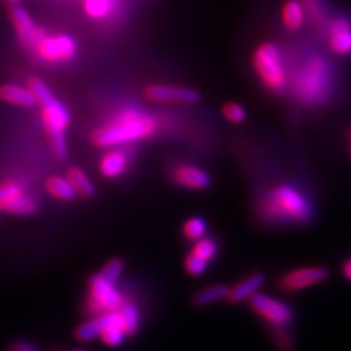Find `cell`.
I'll list each match as a JSON object with an SVG mask.
<instances>
[{
    "instance_id": "6da1fadb",
    "label": "cell",
    "mask_w": 351,
    "mask_h": 351,
    "mask_svg": "<svg viewBox=\"0 0 351 351\" xmlns=\"http://www.w3.org/2000/svg\"><path fill=\"white\" fill-rule=\"evenodd\" d=\"M261 214L274 223L306 224L313 219V205L293 184H278L267 192L261 202Z\"/></svg>"
},
{
    "instance_id": "7a4b0ae2",
    "label": "cell",
    "mask_w": 351,
    "mask_h": 351,
    "mask_svg": "<svg viewBox=\"0 0 351 351\" xmlns=\"http://www.w3.org/2000/svg\"><path fill=\"white\" fill-rule=\"evenodd\" d=\"M294 97L304 106H321L332 94L334 73L331 63L322 56L304 59L291 80Z\"/></svg>"
},
{
    "instance_id": "3957f363",
    "label": "cell",
    "mask_w": 351,
    "mask_h": 351,
    "mask_svg": "<svg viewBox=\"0 0 351 351\" xmlns=\"http://www.w3.org/2000/svg\"><path fill=\"white\" fill-rule=\"evenodd\" d=\"M29 88L41 106V117L44 128L51 141V147L60 160L68 157V144H66V129L71 123V114L64 104L51 93L50 88L40 78H31Z\"/></svg>"
},
{
    "instance_id": "277c9868",
    "label": "cell",
    "mask_w": 351,
    "mask_h": 351,
    "mask_svg": "<svg viewBox=\"0 0 351 351\" xmlns=\"http://www.w3.org/2000/svg\"><path fill=\"white\" fill-rule=\"evenodd\" d=\"M156 128V120L152 116L129 108L120 113L112 123L95 130L93 141L95 145L103 148L119 147L148 138Z\"/></svg>"
},
{
    "instance_id": "5b68a950",
    "label": "cell",
    "mask_w": 351,
    "mask_h": 351,
    "mask_svg": "<svg viewBox=\"0 0 351 351\" xmlns=\"http://www.w3.org/2000/svg\"><path fill=\"white\" fill-rule=\"evenodd\" d=\"M252 64L261 82L272 93H282L290 84L284 54L276 43H261L252 54Z\"/></svg>"
},
{
    "instance_id": "8992f818",
    "label": "cell",
    "mask_w": 351,
    "mask_h": 351,
    "mask_svg": "<svg viewBox=\"0 0 351 351\" xmlns=\"http://www.w3.org/2000/svg\"><path fill=\"white\" fill-rule=\"evenodd\" d=\"M88 289H90L88 306H90L91 313L101 315L106 312H113L120 309L125 303L122 293L117 289V282L107 278L101 272L94 274L90 278Z\"/></svg>"
},
{
    "instance_id": "52a82bcc",
    "label": "cell",
    "mask_w": 351,
    "mask_h": 351,
    "mask_svg": "<svg viewBox=\"0 0 351 351\" xmlns=\"http://www.w3.org/2000/svg\"><path fill=\"white\" fill-rule=\"evenodd\" d=\"M249 303L258 316L276 329L289 328L294 319V311L289 303L272 298V295L258 291L255 295H252Z\"/></svg>"
},
{
    "instance_id": "ba28073f",
    "label": "cell",
    "mask_w": 351,
    "mask_h": 351,
    "mask_svg": "<svg viewBox=\"0 0 351 351\" xmlns=\"http://www.w3.org/2000/svg\"><path fill=\"white\" fill-rule=\"evenodd\" d=\"M329 271L321 265H307L290 269L278 280V289L284 293H299L326 281Z\"/></svg>"
},
{
    "instance_id": "9c48e42d",
    "label": "cell",
    "mask_w": 351,
    "mask_h": 351,
    "mask_svg": "<svg viewBox=\"0 0 351 351\" xmlns=\"http://www.w3.org/2000/svg\"><path fill=\"white\" fill-rule=\"evenodd\" d=\"M34 49L38 56L49 63L71 62L78 51L76 41L69 34L43 36Z\"/></svg>"
},
{
    "instance_id": "30bf717a",
    "label": "cell",
    "mask_w": 351,
    "mask_h": 351,
    "mask_svg": "<svg viewBox=\"0 0 351 351\" xmlns=\"http://www.w3.org/2000/svg\"><path fill=\"white\" fill-rule=\"evenodd\" d=\"M328 49L338 58L351 54V19L348 16H332L325 28Z\"/></svg>"
},
{
    "instance_id": "8fae6325",
    "label": "cell",
    "mask_w": 351,
    "mask_h": 351,
    "mask_svg": "<svg viewBox=\"0 0 351 351\" xmlns=\"http://www.w3.org/2000/svg\"><path fill=\"white\" fill-rule=\"evenodd\" d=\"M148 100L156 103H178V104H193L201 100V93L189 86H174V85H149L145 90Z\"/></svg>"
},
{
    "instance_id": "7c38bea8",
    "label": "cell",
    "mask_w": 351,
    "mask_h": 351,
    "mask_svg": "<svg viewBox=\"0 0 351 351\" xmlns=\"http://www.w3.org/2000/svg\"><path fill=\"white\" fill-rule=\"evenodd\" d=\"M10 19L14 22L15 31L22 46H25L27 49H34L38 40L44 36V32L36 25L28 10L24 6L14 5L12 9H10Z\"/></svg>"
},
{
    "instance_id": "4fadbf2b",
    "label": "cell",
    "mask_w": 351,
    "mask_h": 351,
    "mask_svg": "<svg viewBox=\"0 0 351 351\" xmlns=\"http://www.w3.org/2000/svg\"><path fill=\"white\" fill-rule=\"evenodd\" d=\"M173 179L182 188L202 191L211 184V178L205 170L195 166H179L173 173Z\"/></svg>"
},
{
    "instance_id": "5bb4252c",
    "label": "cell",
    "mask_w": 351,
    "mask_h": 351,
    "mask_svg": "<svg viewBox=\"0 0 351 351\" xmlns=\"http://www.w3.org/2000/svg\"><path fill=\"white\" fill-rule=\"evenodd\" d=\"M263 284H265V276H263L262 272L250 274V276L236 284L233 289H230L227 300L234 304L250 300L252 295H255L258 291H261Z\"/></svg>"
},
{
    "instance_id": "9a60e30c",
    "label": "cell",
    "mask_w": 351,
    "mask_h": 351,
    "mask_svg": "<svg viewBox=\"0 0 351 351\" xmlns=\"http://www.w3.org/2000/svg\"><path fill=\"white\" fill-rule=\"evenodd\" d=\"M281 21L287 31H300L307 21L306 9L302 0H285L281 6Z\"/></svg>"
},
{
    "instance_id": "2e32d148",
    "label": "cell",
    "mask_w": 351,
    "mask_h": 351,
    "mask_svg": "<svg viewBox=\"0 0 351 351\" xmlns=\"http://www.w3.org/2000/svg\"><path fill=\"white\" fill-rule=\"evenodd\" d=\"M129 160V154L125 149L108 151L100 161V171L107 179H116L126 171Z\"/></svg>"
},
{
    "instance_id": "e0dca14e",
    "label": "cell",
    "mask_w": 351,
    "mask_h": 351,
    "mask_svg": "<svg viewBox=\"0 0 351 351\" xmlns=\"http://www.w3.org/2000/svg\"><path fill=\"white\" fill-rule=\"evenodd\" d=\"M0 98L5 103L19 107H34L37 104V98L29 86L25 88L15 84H6L0 86Z\"/></svg>"
},
{
    "instance_id": "ac0fdd59",
    "label": "cell",
    "mask_w": 351,
    "mask_h": 351,
    "mask_svg": "<svg viewBox=\"0 0 351 351\" xmlns=\"http://www.w3.org/2000/svg\"><path fill=\"white\" fill-rule=\"evenodd\" d=\"M128 334L123 328V321L120 311L110 312V322L101 332V341L108 347H119L125 343Z\"/></svg>"
},
{
    "instance_id": "d6986e66",
    "label": "cell",
    "mask_w": 351,
    "mask_h": 351,
    "mask_svg": "<svg viewBox=\"0 0 351 351\" xmlns=\"http://www.w3.org/2000/svg\"><path fill=\"white\" fill-rule=\"evenodd\" d=\"M110 322V312L97 315V317L81 324L78 328L75 329V337L80 339V341H91L94 338H100L101 332L106 329V326Z\"/></svg>"
},
{
    "instance_id": "ffe728a7",
    "label": "cell",
    "mask_w": 351,
    "mask_h": 351,
    "mask_svg": "<svg viewBox=\"0 0 351 351\" xmlns=\"http://www.w3.org/2000/svg\"><path fill=\"white\" fill-rule=\"evenodd\" d=\"M307 19H309L315 25L316 29L325 31L329 19L332 16L329 15V8L325 0H302Z\"/></svg>"
},
{
    "instance_id": "44dd1931",
    "label": "cell",
    "mask_w": 351,
    "mask_h": 351,
    "mask_svg": "<svg viewBox=\"0 0 351 351\" xmlns=\"http://www.w3.org/2000/svg\"><path fill=\"white\" fill-rule=\"evenodd\" d=\"M37 202L31 196L21 192L2 204V211L14 215H32L37 213Z\"/></svg>"
},
{
    "instance_id": "7402d4cb",
    "label": "cell",
    "mask_w": 351,
    "mask_h": 351,
    "mask_svg": "<svg viewBox=\"0 0 351 351\" xmlns=\"http://www.w3.org/2000/svg\"><path fill=\"white\" fill-rule=\"evenodd\" d=\"M230 294V287L226 284H215L211 287H206L201 291H197L193 295V304L197 307H205L214 304L217 302L227 300Z\"/></svg>"
},
{
    "instance_id": "603a6c76",
    "label": "cell",
    "mask_w": 351,
    "mask_h": 351,
    "mask_svg": "<svg viewBox=\"0 0 351 351\" xmlns=\"http://www.w3.org/2000/svg\"><path fill=\"white\" fill-rule=\"evenodd\" d=\"M47 191L51 196L62 201H73L80 195L72 182L68 178H60V176H54L47 180Z\"/></svg>"
},
{
    "instance_id": "cb8c5ba5",
    "label": "cell",
    "mask_w": 351,
    "mask_h": 351,
    "mask_svg": "<svg viewBox=\"0 0 351 351\" xmlns=\"http://www.w3.org/2000/svg\"><path fill=\"white\" fill-rule=\"evenodd\" d=\"M120 315H122L123 328L128 335H135L141 325V312L139 307L134 302H125L120 307Z\"/></svg>"
},
{
    "instance_id": "d4e9b609",
    "label": "cell",
    "mask_w": 351,
    "mask_h": 351,
    "mask_svg": "<svg viewBox=\"0 0 351 351\" xmlns=\"http://www.w3.org/2000/svg\"><path fill=\"white\" fill-rule=\"evenodd\" d=\"M68 179L72 182V184L75 186V189L78 191L80 195L85 196V197H93L95 196L97 191L95 186L91 182V179L88 178L86 173L82 171L78 167H72L68 170Z\"/></svg>"
},
{
    "instance_id": "484cf974",
    "label": "cell",
    "mask_w": 351,
    "mask_h": 351,
    "mask_svg": "<svg viewBox=\"0 0 351 351\" xmlns=\"http://www.w3.org/2000/svg\"><path fill=\"white\" fill-rule=\"evenodd\" d=\"M113 0H85L84 9L88 16L94 19H103L113 10Z\"/></svg>"
},
{
    "instance_id": "4316f807",
    "label": "cell",
    "mask_w": 351,
    "mask_h": 351,
    "mask_svg": "<svg viewBox=\"0 0 351 351\" xmlns=\"http://www.w3.org/2000/svg\"><path fill=\"white\" fill-rule=\"evenodd\" d=\"M208 224L202 217H192L183 226V234L188 240L196 241L206 234Z\"/></svg>"
},
{
    "instance_id": "83f0119b",
    "label": "cell",
    "mask_w": 351,
    "mask_h": 351,
    "mask_svg": "<svg viewBox=\"0 0 351 351\" xmlns=\"http://www.w3.org/2000/svg\"><path fill=\"white\" fill-rule=\"evenodd\" d=\"M192 254L205 259L206 262H211L218 254V243L214 239L204 236L199 240L195 241Z\"/></svg>"
},
{
    "instance_id": "f1b7e54d",
    "label": "cell",
    "mask_w": 351,
    "mask_h": 351,
    "mask_svg": "<svg viewBox=\"0 0 351 351\" xmlns=\"http://www.w3.org/2000/svg\"><path fill=\"white\" fill-rule=\"evenodd\" d=\"M223 114L230 123L234 125L245 123L247 119V112L239 103H227L223 107Z\"/></svg>"
},
{
    "instance_id": "f546056e",
    "label": "cell",
    "mask_w": 351,
    "mask_h": 351,
    "mask_svg": "<svg viewBox=\"0 0 351 351\" xmlns=\"http://www.w3.org/2000/svg\"><path fill=\"white\" fill-rule=\"evenodd\" d=\"M208 263H210V262H206L205 259L199 258V256L192 254V252H191L188 258H186V261H184V268H186V271H188V274H191V276L199 277L206 271Z\"/></svg>"
},
{
    "instance_id": "4dcf8cb0",
    "label": "cell",
    "mask_w": 351,
    "mask_h": 351,
    "mask_svg": "<svg viewBox=\"0 0 351 351\" xmlns=\"http://www.w3.org/2000/svg\"><path fill=\"white\" fill-rule=\"evenodd\" d=\"M123 269H125V263L123 261H120L117 258L114 259H110L106 265L103 267V269L100 271L103 276H106L107 278H110L112 281H119V278L122 277L123 274Z\"/></svg>"
},
{
    "instance_id": "1f68e13d",
    "label": "cell",
    "mask_w": 351,
    "mask_h": 351,
    "mask_svg": "<svg viewBox=\"0 0 351 351\" xmlns=\"http://www.w3.org/2000/svg\"><path fill=\"white\" fill-rule=\"evenodd\" d=\"M21 192H24L21 188V184L15 182H6L3 184H0V206L5 201H8L9 197H12Z\"/></svg>"
},
{
    "instance_id": "d6a6232c",
    "label": "cell",
    "mask_w": 351,
    "mask_h": 351,
    "mask_svg": "<svg viewBox=\"0 0 351 351\" xmlns=\"http://www.w3.org/2000/svg\"><path fill=\"white\" fill-rule=\"evenodd\" d=\"M10 351H38L34 346L25 343V341H18L12 347H10Z\"/></svg>"
},
{
    "instance_id": "836d02e7",
    "label": "cell",
    "mask_w": 351,
    "mask_h": 351,
    "mask_svg": "<svg viewBox=\"0 0 351 351\" xmlns=\"http://www.w3.org/2000/svg\"><path fill=\"white\" fill-rule=\"evenodd\" d=\"M343 276L347 281L351 282V256L347 258L343 263Z\"/></svg>"
},
{
    "instance_id": "e575fe53",
    "label": "cell",
    "mask_w": 351,
    "mask_h": 351,
    "mask_svg": "<svg viewBox=\"0 0 351 351\" xmlns=\"http://www.w3.org/2000/svg\"><path fill=\"white\" fill-rule=\"evenodd\" d=\"M8 2L12 3V5H18V3L21 2V0H8Z\"/></svg>"
},
{
    "instance_id": "d590c367",
    "label": "cell",
    "mask_w": 351,
    "mask_h": 351,
    "mask_svg": "<svg viewBox=\"0 0 351 351\" xmlns=\"http://www.w3.org/2000/svg\"><path fill=\"white\" fill-rule=\"evenodd\" d=\"M75 351H85V350H75Z\"/></svg>"
},
{
    "instance_id": "8d00e7d4",
    "label": "cell",
    "mask_w": 351,
    "mask_h": 351,
    "mask_svg": "<svg viewBox=\"0 0 351 351\" xmlns=\"http://www.w3.org/2000/svg\"><path fill=\"white\" fill-rule=\"evenodd\" d=\"M0 213H2V206H0Z\"/></svg>"
},
{
    "instance_id": "74e56055",
    "label": "cell",
    "mask_w": 351,
    "mask_h": 351,
    "mask_svg": "<svg viewBox=\"0 0 351 351\" xmlns=\"http://www.w3.org/2000/svg\"><path fill=\"white\" fill-rule=\"evenodd\" d=\"M350 139H351V130H350Z\"/></svg>"
}]
</instances>
